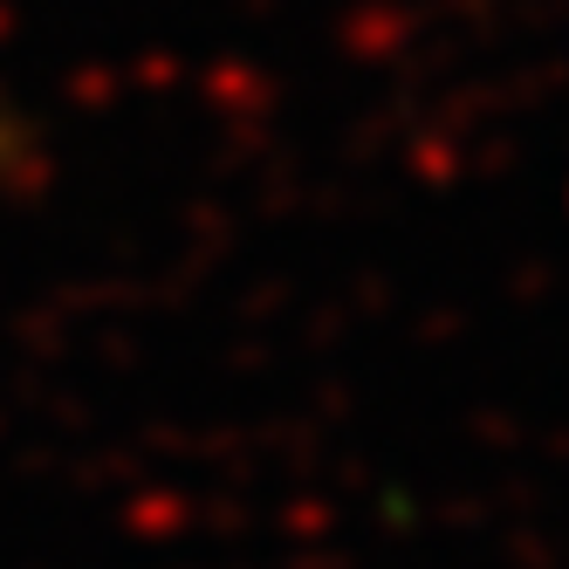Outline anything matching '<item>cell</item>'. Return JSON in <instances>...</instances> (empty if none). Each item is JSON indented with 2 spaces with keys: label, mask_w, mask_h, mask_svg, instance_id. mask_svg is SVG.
Returning a JSON list of instances; mask_svg holds the SVG:
<instances>
[{
  "label": "cell",
  "mask_w": 569,
  "mask_h": 569,
  "mask_svg": "<svg viewBox=\"0 0 569 569\" xmlns=\"http://www.w3.org/2000/svg\"><path fill=\"white\" fill-rule=\"evenodd\" d=\"M14 151H21V117L8 110V97H0V179L14 172Z\"/></svg>",
  "instance_id": "6da1fadb"
}]
</instances>
